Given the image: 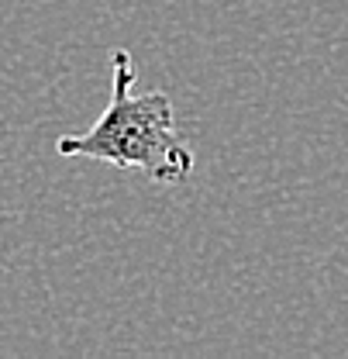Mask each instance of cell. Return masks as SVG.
Returning <instances> with one entry per match:
<instances>
[{"label": "cell", "instance_id": "6da1fadb", "mask_svg": "<svg viewBox=\"0 0 348 359\" xmlns=\"http://www.w3.org/2000/svg\"><path fill=\"white\" fill-rule=\"evenodd\" d=\"M55 152L131 170L155 183H183L193 173V152L176 135L169 93H134V62L128 48L111 52V100L104 114L87 132L62 135Z\"/></svg>", "mask_w": 348, "mask_h": 359}]
</instances>
